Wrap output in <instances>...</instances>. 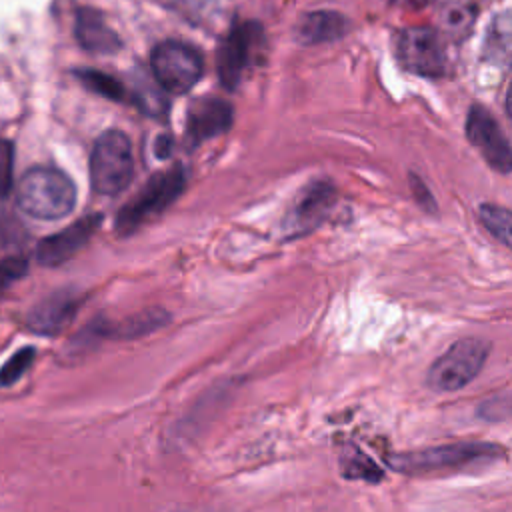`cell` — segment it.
I'll list each match as a JSON object with an SVG mask.
<instances>
[{
    "label": "cell",
    "mask_w": 512,
    "mask_h": 512,
    "mask_svg": "<svg viewBox=\"0 0 512 512\" xmlns=\"http://www.w3.org/2000/svg\"><path fill=\"white\" fill-rule=\"evenodd\" d=\"M16 202L18 208L32 218L58 220L74 210L76 186L64 172L36 166L22 176Z\"/></svg>",
    "instance_id": "obj_1"
},
{
    "label": "cell",
    "mask_w": 512,
    "mask_h": 512,
    "mask_svg": "<svg viewBox=\"0 0 512 512\" xmlns=\"http://www.w3.org/2000/svg\"><path fill=\"white\" fill-rule=\"evenodd\" d=\"M264 48V34L258 22H238L226 34L218 48L216 68L222 86L238 88L244 70L258 58Z\"/></svg>",
    "instance_id": "obj_7"
},
{
    "label": "cell",
    "mask_w": 512,
    "mask_h": 512,
    "mask_svg": "<svg viewBox=\"0 0 512 512\" xmlns=\"http://www.w3.org/2000/svg\"><path fill=\"white\" fill-rule=\"evenodd\" d=\"M232 124V106L214 96H200L188 104L186 112V140L200 144L222 132Z\"/></svg>",
    "instance_id": "obj_13"
},
{
    "label": "cell",
    "mask_w": 512,
    "mask_h": 512,
    "mask_svg": "<svg viewBox=\"0 0 512 512\" xmlns=\"http://www.w3.org/2000/svg\"><path fill=\"white\" fill-rule=\"evenodd\" d=\"M74 36L84 50L94 54H114L122 48V40L118 38V34L94 8H80L76 12Z\"/></svg>",
    "instance_id": "obj_14"
},
{
    "label": "cell",
    "mask_w": 512,
    "mask_h": 512,
    "mask_svg": "<svg viewBox=\"0 0 512 512\" xmlns=\"http://www.w3.org/2000/svg\"><path fill=\"white\" fill-rule=\"evenodd\" d=\"M26 272H28V260L24 256H8L0 260V294L6 292Z\"/></svg>",
    "instance_id": "obj_23"
},
{
    "label": "cell",
    "mask_w": 512,
    "mask_h": 512,
    "mask_svg": "<svg viewBox=\"0 0 512 512\" xmlns=\"http://www.w3.org/2000/svg\"><path fill=\"white\" fill-rule=\"evenodd\" d=\"M134 160L130 140L120 130L98 136L90 156V182L98 194L116 196L132 180Z\"/></svg>",
    "instance_id": "obj_3"
},
{
    "label": "cell",
    "mask_w": 512,
    "mask_h": 512,
    "mask_svg": "<svg viewBox=\"0 0 512 512\" xmlns=\"http://www.w3.org/2000/svg\"><path fill=\"white\" fill-rule=\"evenodd\" d=\"M186 186V170L176 164L164 172L154 174L146 186L120 208L116 216V232L120 236H130L148 224L152 218L160 216L184 190Z\"/></svg>",
    "instance_id": "obj_2"
},
{
    "label": "cell",
    "mask_w": 512,
    "mask_h": 512,
    "mask_svg": "<svg viewBox=\"0 0 512 512\" xmlns=\"http://www.w3.org/2000/svg\"><path fill=\"white\" fill-rule=\"evenodd\" d=\"M172 152V140L170 136H158L156 138V156L158 158H168Z\"/></svg>",
    "instance_id": "obj_29"
},
{
    "label": "cell",
    "mask_w": 512,
    "mask_h": 512,
    "mask_svg": "<svg viewBox=\"0 0 512 512\" xmlns=\"http://www.w3.org/2000/svg\"><path fill=\"white\" fill-rule=\"evenodd\" d=\"M504 450L488 442H454L442 444L412 454H402L392 460V466L404 474H424L436 470H454L466 468L480 462L496 460Z\"/></svg>",
    "instance_id": "obj_4"
},
{
    "label": "cell",
    "mask_w": 512,
    "mask_h": 512,
    "mask_svg": "<svg viewBox=\"0 0 512 512\" xmlns=\"http://www.w3.org/2000/svg\"><path fill=\"white\" fill-rule=\"evenodd\" d=\"M150 68L154 80L164 92L184 94L200 80L204 60L194 46L166 40L152 50Z\"/></svg>",
    "instance_id": "obj_6"
},
{
    "label": "cell",
    "mask_w": 512,
    "mask_h": 512,
    "mask_svg": "<svg viewBox=\"0 0 512 512\" xmlns=\"http://www.w3.org/2000/svg\"><path fill=\"white\" fill-rule=\"evenodd\" d=\"M76 78L94 94L98 96H104L108 100H124L128 90L124 88V84L120 80H116L114 76L110 74H104L100 70H92V68H82V70H76L74 72Z\"/></svg>",
    "instance_id": "obj_19"
},
{
    "label": "cell",
    "mask_w": 512,
    "mask_h": 512,
    "mask_svg": "<svg viewBox=\"0 0 512 512\" xmlns=\"http://www.w3.org/2000/svg\"><path fill=\"white\" fill-rule=\"evenodd\" d=\"M414 196L420 204L426 206V210H434V198L428 194V190L422 186V182L418 178L414 180Z\"/></svg>",
    "instance_id": "obj_28"
},
{
    "label": "cell",
    "mask_w": 512,
    "mask_h": 512,
    "mask_svg": "<svg viewBox=\"0 0 512 512\" xmlns=\"http://www.w3.org/2000/svg\"><path fill=\"white\" fill-rule=\"evenodd\" d=\"M490 346L480 338H464L454 342L428 368L426 384L436 392H456L468 386L482 370Z\"/></svg>",
    "instance_id": "obj_5"
},
{
    "label": "cell",
    "mask_w": 512,
    "mask_h": 512,
    "mask_svg": "<svg viewBox=\"0 0 512 512\" xmlns=\"http://www.w3.org/2000/svg\"><path fill=\"white\" fill-rule=\"evenodd\" d=\"M334 202H336V190L330 182L318 180L306 186L284 218V224H282L284 236L296 238L316 230L330 214Z\"/></svg>",
    "instance_id": "obj_9"
},
{
    "label": "cell",
    "mask_w": 512,
    "mask_h": 512,
    "mask_svg": "<svg viewBox=\"0 0 512 512\" xmlns=\"http://www.w3.org/2000/svg\"><path fill=\"white\" fill-rule=\"evenodd\" d=\"M20 238H22V228L18 226V222L0 214V246L18 242Z\"/></svg>",
    "instance_id": "obj_26"
},
{
    "label": "cell",
    "mask_w": 512,
    "mask_h": 512,
    "mask_svg": "<svg viewBox=\"0 0 512 512\" xmlns=\"http://www.w3.org/2000/svg\"><path fill=\"white\" fill-rule=\"evenodd\" d=\"M396 56L408 72L426 78L444 76L448 64L442 36L428 26L402 30L396 40Z\"/></svg>",
    "instance_id": "obj_8"
},
{
    "label": "cell",
    "mask_w": 512,
    "mask_h": 512,
    "mask_svg": "<svg viewBox=\"0 0 512 512\" xmlns=\"http://www.w3.org/2000/svg\"><path fill=\"white\" fill-rule=\"evenodd\" d=\"M348 476H354V478H366V480H378L380 478V470L370 462V460H364L362 464H358L356 456L350 458V466L346 468Z\"/></svg>",
    "instance_id": "obj_27"
},
{
    "label": "cell",
    "mask_w": 512,
    "mask_h": 512,
    "mask_svg": "<svg viewBox=\"0 0 512 512\" xmlns=\"http://www.w3.org/2000/svg\"><path fill=\"white\" fill-rule=\"evenodd\" d=\"M36 356L34 348H22L18 350L2 368H0V386H12L14 382H18L24 372L32 366Z\"/></svg>",
    "instance_id": "obj_22"
},
{
    "label": "cell",
    "mask_w": 512,
    "mask_h": 512,
    "mask_svg": "<svg viewBox=\"0 0 512 512\" xmlns=\"http://www.w3.org/2000/svg\"><path fill=\"white\" fill-rule=\"evenodd\" d=\"M350 30L346 16L330 10L304 14L296 26V38L300 44H322L342 38Z\"/></svg>",
    "instance_id": "obj_15"
},
{
    "label": "cell",
    "mask_w": 512,
    "mask_h": 512,
    "mask_svg": "<svg viewBox=\"0 0 512 512\" xmlns=\"http://www.w3.org/2000/svg\"><path fill=\"white\" fill-rule=\"evenodd\" d=\"M496 30L490 28L488 32V42H486V50L488 56L496 62H506L508 60V48H510V22L508 16H498L494 20Z\"/></svg>",
    "instance_id": "obj_21"
},
{
    "label": "cell",
    "mask_w": 512,
    "mask_h": 512,
    "mask_svg": "<svg viewBox=\"0 0 512 512\" xmlns=\"http://www.w3.org/2000/svg\"><path fill=\"white\" fill-rule=\"evenodd\" d=\"M478 414L486 420H506L510 414V396L508 392L496 394L490 400H486L482 406H478Z\"/></svg>",
    "instance_id": "obj_25"
},
{
    "label": "cell",
    "mask_w": 512,
    "mask_h": 512,
    "mask_svg": "<svg viewBox=\"0 0 512 512\" xmlns=\"http://www.w3.org/2000/svg\"><path fill=\"white\" fill-rule=\"evenodd\" d=\"M474 20H476V8L472 4H466V2L450 4L440 14L442 32L448 38H454V40L466 38L470 28L474 26Z\"/></svg>",
    "instance_id": "obj_18"
},
{
    "label": "cell",
    "mask_w": 512,
    "mask_h": 512,
    "mask_svg": "<svg viewBox=\"0 0 512 512\" xmlns=\"http://www.w3.org/2000/svg\"><path fill=\"white\" fill-rule=\"evenodd\" d=\"M100 224H102L100 214H88L76 220L74 224L60 230L58 234L44 238L36 248V260L42 266H50V268L64 264L76 252H80V248L88 244V240L94 236Z\"/></svg>",
    "instance_id": "obj_11"
},
{
    "label": "cell",
    "mask_w": 512,
    "mask_h": 512,
    "mask_svg": "<svg viewBox=\"0 0 512 512\" xmlns=\"http://www.w3.org/2000/svg\"><path fill=\"white\" fill-rule=\"evenodd\" d=\"M128 96L144 114H150V116H160L168 108L164 90L158 86L156 80H150L146 74H140L136 78L132 94H128Z\"/></svg>",
    "instance_id": "obj_17"
},
{
    "label": "cell",
    "mask_w": 512,
    "mask_h": 512,
    "mask_svg": "<svg viewBox=\"0 0 512 512\" xmlns=\"http://www.w3.org/2000/svg\"><path fill=\"white\" fill-rule=\"evenodd\" d=\"M478 218L484 228L506 248L512 246V214L508 208L496 204H482L478 208Z\"/></svg>",
    "instance_id": "obj_20"
},
{
    "label": "cell",
    "mask_w": 512,
    "mask_h": 512,
    "mask_svg": "<svg viewBox=\"0 0 512 512\" xmlns=\"http://www.w3.org/2000/svg\"><path fill=\"white\" fill-rule=\"evenodd\" d=\"M466 134L484 160L498 172L508 174L512 168V150L492 114L482 106H472L466 120Z\"/></svg>",
    "instance_id": "obj_10"
},
{
    "label": "cell",
    "mask_w": 512,
    "mask_h": 512,
    "mask_svg": "<svg viewBox=\"0 0 512 512\" xmlns=\"http://www.w3.org/2000/svg\"><path fill=\"white\" fill-rule=\"evenodd\" d=\"M168 320H170V316H168L166 310L150 308V310H144V312H138V314L126 318L120 324H110L108 326V336L128 338V340L142 338V336L162 328Z\"/></svg>",
    "instance_id": "obj_16"
},
{
    "label": "cell",
    "mask_w": 512,
    "mask_h": 512,
    "mask_svg": "<svg viewBox=\"0 0 512 512\" xmlns=\"http://www.w3.org/2000/svg\"><path fill=\"white\" fill-rule=\"evenodd\" d=\"M12 172H14V144L6 138H0V198H6L12 190Z\"/></svg>",
    "instance_id": "obj_24"
},
{
    "label": "cell",
    "mask_w": 512,
    "mask_h": 512,
    "mask_svg": "<svg viewBox=\"0 0 512 512\" xmlns=\"http://www.w3.org/2000/svg\"><path fill=\"white\" fill-rule=\"evenodd\" d=\"M82 304V294L64 288L48 294L44 300H40L36 306L30 308L26 316V324L32 332L42 336H54L62 332L72 318L76 316L78 308Z\"/></svg>",
    "instance_id": "obj_12"
}]
</instances>
